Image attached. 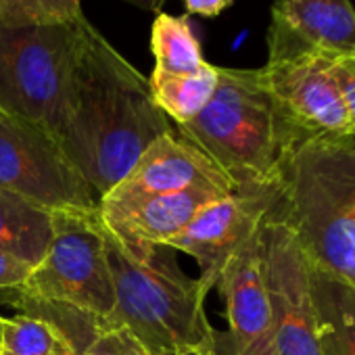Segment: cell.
I'll use <instances>...</instances> for the list:
<instances>
[{
	"instance_id": "obj_1",
	"label": "cell",
	"mask_w": 355,
	"mask_h": 355,
	"mask_svg": "<svg viewBox=\"0 0 355 355\" xmlns=\"http://www.w3.org/2000/svg\"><path fill=\"white\" fill-rule=\"evenodd\" d=\"M171 121L148 80L88 21L57 140L96 197L119 184Z\"/></svg>"
},
{
	"instance_id": "obj_2",
	"label": "cell",
	"mask_w": 355,
	"mask_h": 355,
	"mask_svg": "<svg viewBox=\"0 0 355 355\" xmlns=\"http://www.w3.org/2000/svg\"><path fill=\"white\" fill-rule=\"evenodd\" d=\"M270 218L288 226L309 266L355 284V136H299Z\"/></svg>"
},
{
	"instance_id": "obj_3",
	"label": "cell",
	"mask_w": 355,
	"mask_h": 355,
	"mask_svg": "<svg viewBox=\"0 0 355 355\" xmlns=\"http://www.w3.org/2000/svg\"><path fill=\"white\" fill-rule=\"evenodd\" d=\"M103 236L115 307L101 328H125L150 355L218 349V330L205 309L209 293L199 278L182 272L175 249L134 253L105 228Z\"/></svg>"
},
{
	"instance_id": "obj_4",
	"label": "cell",
	"mask_w": 355,
	"mask_h": 355,
	"mask_svg": "<svg viewBox=\"0 0 355 355\" xmlns=\"http://www.w3.org/2000/svg\"><path fill=\"white\" fill-rule=\"evenodd\" d=\"M207 107L175 134L214 159L236 187L276 184L291 144L301 136L278 109L261 69L218 67Z\"/></svg>"
},
{
	"instance_id": "obj_5",
	"label": "cell",
	"mask_w": 355,
	"mask_h": 355,
	"mask_svg": "<svg viewBox=\"0 0 355 355\" xmlns=\"http://www.w3.org/2000/svg\"><path fill=\"white\" fill-rule=\"evenodd\" d=\"M88 19L49 26H0V111L57 136Z\"/></svg>"
},
{
	"instance_id": "obj_6",
	"label": "cell",
	"mask_w": 355,
	"mask_h": 355,
	"mask_svg": "<svg viewBox=\"0 0 355 355\" xmlns=\"http://www.w3.org/2000/svg\"><path fill=\"white\" fill-rule=\"evenodd\" d=\"M15 293L80 311L98 324L113 313L115 286L96 209L53 211V241Z\"/></svg>"
},
{
	"instance_id": "obj_7",
	"label": "cell",
	"mask_w": 355,
	"mask_h": 355,
	"mask_svg": "<svg viewBox=\"0 0 355 355\" xmlns=\"http://www.w3.org/2000/svg\"><path fill=\"white\" fill-rule=\"evenodd\" d=\"M0 189L53 211L96 209L98 197L69 161L57 136L0 111Z\"/></svg>"
},
{
	"instance_id": "obj_8",
	"label": "cell",
	"mask_w": 355,
	"mask_h": 355,
	"mask_svg": "<svg viewBox=\"0 0 355 355\" xmlns=\"http://www.w3.org/2000/svg\"><path fill=\"white\" fill-rule=\"evenodd\" d=\"M259 239L274 309V355H322L309 293V263L297 239L286 224L270 216Z\"/></svg>"
},
{
	"instance_id": "obj_9",
	"label": "cell",
	"mask_w": 355,
	"mask_h": 355,
	"mask_svg": "<svg viewBox=\"0 0 355 355\" xmlns=\"http://www.w3.org/2000/svg\"><path fill=\"white\" fill-rule=\"evenodd\" d=\"M274 203L276 184L236 187L234 193L207 203L169 247L197 261L199 282L209 293L230 257L259 232Z\"/></svg>"
},
{
	"instance_id": "obj_10",
	"label": "cell",
	"mask_w": 355,
	"mask_h": 355,
	"mask_svg": "<svg viewBox=\"0 0 355 355\" xmlns=\"http://www.w3.org/2000/svg\"><path fill=\"white\" fill-rule=\"evenodd\" d=\"M261 73L278 109L301 136H355L330 59L295 55L268 61Z\"/></svg>"
},
{
	"instance_id": "obj_11",
	"label": "cell",
	"mask_w": 355,
	"mask_h": 355,
	"mask_svg": "<svg viewBox=\"0 0 355 355\" xmlns=\"http://www.w3.org/2000/svg\"><path fill=\"white\" fill-rule=\"evenodd\" d=\"M216 288L224 297L228 322V330L224 334L218 332V353L274 355V309L259 232L230 257Z\"/></svg>"
},
{
	"instance_id": "obj_12",
	"label": "cell",
	"mask_w": 355,
	"mask_h": 355,
	"mask_svg": "<svg viewBox=\"0 0 355 355\" xmlns=\"http://www.w3.org/2000/svg\"><path fill=\"white\" fill-rule=\"evenodd\" d=\"M182 191H205L226 197L236 191V184L214 159L173 130L159 136L140 155L123 180L103 197L134 199Z\"/></svg>"
},
{
	"instance_id": "obj_13",
	"label": "cell",
	"mask_w": 355,
	"mask_h": 355,
	"mask_svg": "<svg viewBox=\"0 0 355 355\" xmlns=\"http://www.w3.org/2000/svg\"><path fill=\"white\" fill-rule=\"evenodd\" d=\"M320 55L336 61L355 55L351 0H276L268 28V61Z\"/></svg>"
},
{
	"instance_id": "obj_14",
	"label": "cell",
	"mask_w": 355,
	"mask_h": 355,
	"mask_svg": "<svg viewBox=\"0 0 355 355\" xmlns=\"http://www.w3.org/2000/svg\"><path fill=\"white\" fill-rule=\"evenodd\" d=\"M218 195L205 191H182L165 195H146L134 199L103 197L96 214L107 232H111L130 251H146L153 247H169L180 236L193 218Z\"/></svg>"
},
{
	"instance_id": "obj_15",
	"label": "cell",
	"mask_w": 355,
	"mask_h": 355,
	"mask_svg": "<svg viewBox=\"0 0 355 355\" xmlns=\"http://www.w3.org/2000/svg\"><path fill=\"white\" fill-rule=\"evenodd\" d=\"M309 293L322 355H355V284L309 266Z\"/></svg>"
},
{
	"instance_id": "obj_16",
	"label": "cell",
	"mask_w": 355,
	"mask_h": 355,
	"mask_svg": "<svg viewBox=\"0 0 355 355\" xmlns=\"http://www.w3.org/2000/svg\"><path fill=\"white\" fill-rule=\"evenodd\" d=\"M53 241V209L0 189V251L34 268Z\"/></svg>"
},
{
	"instance_id": "obj_17",
	"label": "cell",
	"mask_w": 355,
	"mask_h": 355,
	"mask_svg": "<svg viewBox=\"0 0 355 355\" xmlns=\"http://www.w3.org/2000/svg\"><path fill=\"white\" fill-rule=\"evenodd\" d=\"M218 67L205 63L199 71L184 76L153 69L146 80L150 96L161 113L175 125H182L193 121L207 107L218 88Z\"/></svg>"
},
{
	"instance_id": "obj_18",
	"label": "cell",
	"mask_w": 355,
	"mask_h": 355,
	"mask_svg": "<svg viewBox=\"0 0 355 355\" xmlns=\"http://www.w3.org/2000/svg\"><path fill=\"white\" fill-rule=\"evenodd\" d=\"M150 53L155 69L163 73H195L207 63L189 15L157 13L150 26Z\"/></svg>"
},
{
	"instance_id": "obj_19",
	"label": "cell",
	"mask_w": 355,
	"mask_h": 355,
	"mask_svg": "<svg viewBox=\"0 0 355 355\" xmlns=\"http://www.w3.org/2000/svg\"><path fill=\"white\" fill-rule=\"evenodd\" d=\"M82 17V0H0V26L69 24Z\"/></svg>"
},
{
	"instance_id": "obj_20",
	"label": "cell",
	"mask_w": 355,
	"mask_h": 355,
	"mask_svg": "<svg viewBox=\"0 0 355 355\" xmlns=\"http://www.w3.org/2000/svg\"><path fill=\"white\" fill-rule=\"evenodd\" d=\"M86 355H150L125 328H98L86 347Z\"/></svg>"
},
{
	"instance_id": "obj_21",
	"label": "cell",
	"mask_w": 355,
	"mask_h": 355,
	"mask_svg": "<svg viewBox=\"0 0 355 355\" xmlns=\"http://www.w3.org/2000/svg\"><path fill=\"white\" fill-rule=\"evenodd\" d=\"M332 71L355 134V55L332 61Z\"/></svg>"
},
{
	"instance_id": "obj_22",
	"label": "cell",
	"mask_w": 355,
	"mask_h": 355,
	"mask_svg": "<svg viewBox=\"0 0 355 355\" xmlns=\"http://www.w3.org/2000/svg\"><path fill=\"white\" fill-rule=\"evenodd\" d=\"M32 268H28L26 263H21L19 259L7 255L0 251V291H19L28 278Z\"/></svg>"
},
{
	"instance_id": "obj_23",
	"label": "cell",
	"mask_w": 355,
	"mask_h": 355,
	"mask_svg": "<svg viewBox=\"0 0 355 355\" xmlns=\"http://www.w3.org/2000/svg\"><path fill=\"white\" fill-rule=\"evenodd\" d=\"M182 5L187 9V15H201L214 19L228 11L234 5V0H182Z\"/></svg>"
},
{
	"instance_id": "obj_24",
	"label": "cell",
	"mask_w": 355,
	"mask_h": 355,
	"mask_svg": "<svg viewBox=\"0 0 355 355\" xmlns=\"http://www.w3.org/2000/svg\"><path fill=\"white\" fill-rule=\"evenodd\" d=\"M128 5H132V7H138V9H142V11H157V13H161V9H163V5L167 3V0H125Z\"/></svg>"
},
{
	"instance_id": "obj_25",
	"label": "cell",
	"mask_w": 355,
	"mask_h": 355,
	"mask_svg": "<svg viewBox=\"0 0 355 355\" xmlns=\"http://www.w3.org/2000/svg\"><path fill=\"white\" fill-rule=\"evenodd\" d=\"M98 330H94V332H90V334H84L80 340H78V347H76V351H73V355H86V347H88V343H90V338L96 334Z\"/></svg>"
},
{
	"instance_id": "obj_26",
	"label": "cell",
	"mask_w": 355,
	"mask_h": 355,
	"mask_svg": "<svg viewBox=\"0 0 355 355\" xmlns=\"http://www.w3.org/2000/svg\"><path fill=\"white\" fill-rule=\"evenodd\" d=\"M180 355H220V353H218V349H195V351H187Z\"/></svg>"
}]
</instances>
